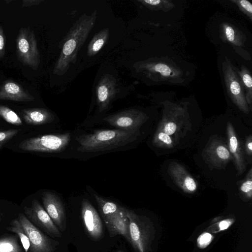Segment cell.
<instances>
[{"label": "cell", "mask_w": 252, "mask_h": 252, "mask_svg": "<svg viewBox=\"0 0 252 252\" xmlns=\"http://www.w3.org/2000/svg\"><path fill=\"white\" fill-rule=\"evenodd\" d=\"M96 17L94 10L90 15L83 14L74 23L61 42L62 50L53 69L54 74L63 75L70 64L75 63L78 52L94 28Z\"/></svg>", "instance_id": "1"}, {"label": "cell", "mask_w": 252, "mask_h": 252, "mask_svg": "<svg viewBox=\"0 0 252 252\" xmlns=\"http://www.w3.org/2000/svg\"><path fill=\"white\" fill-rule=\"evenodd\" d=\"M138 131L118 129L96 130L92 133L80 135L77 150L82 152H97L117 148L133 141Z\"/></svg>", "instance_id": "2"}, {"label": "cell", "mask_w": 252, "mask_h": 252, "mask_svg": "<svg viewBox=\"0 0 252 252\" xmlns=\"http://www.w3.org/2000/svg\"><path fill=\"white\" fill-rule=\"evenodd\" d=\"M129 222L130 244L136 252H149L155 238L156 229L152 221L148 217L140 216L126 208Z\"/></svg>", "instance_id": "3"}, {"label": "cell", "mask_w": 252, "mask_h": 252, "mask_svg": "<svg viewBox=\"0 0 252 252\" xmlns=\"http://www.w3.org/2000/svg\"><path fill=\"white\" fill-rule=\"evenodd\" d=\"M18 60L23 64L36 70L40 63L37 40L33 31L29 27L21 28L16 39Z\"/></svg>", "instance_id": "4"}, {"label": "cell", "mask_w": 252, "mask_h": 252, "mask_svg": "<svg viewBox=\"0 0 252 252\" xmlns=\"http://www.w3.org/2000/svg\"><path fill=\"white\" fill-rule=\"evenodd\" d=\"M70 134H46L22 141L20 149L29 152L55 153L63 151L70 142Z\"/></svg>", "instance_id": "5"}, {"label": "cell", "mask_w": 252, "mask_h": 252, "mask_svg": "<svg viewBox=\"0 0 252 252\" xmlns=\"http://www.w3.org/2000/svg\"><path fill=\"white\" fill-rule=\"evenodd\" d=\"M30 242L29 252H54L57 242L39 230L27 217L19 213L17 218Z\"/></svg>", "instance_id": "6"}, {"label": "cell", "mask_w": 252, "mask_h": 252, "mask_svg": "<svg viewBox=\"0 0 252 252\" xmlns=\"http://www.w3.org/2000/svg\"><path fill=\"white\" fill-rule=\"evenodd\" d=\"M24 210L25 215L33 224L52 237L61 236L62 234L59 228L37 200H33L31 206L25 207Z\"/></svg>", "instance_id": "7"}, {"label": "cell", "mask_w": 252, "mask_h": 252, "mask_svg": "<svg viewBox=\"0 0 252 252\" xmlns=\"http://www.w3.org/2000/svg\"><path fill=\"white\" fill-rule=\"evenodd\" d=\"M145 118L143 112L135 109H129L109 115L103 120L118 129L138 131Z\"/></svg>", "instance_id": "8"}, {"label": "cell", "mask_w": 252, "mask_h": 252, "mask_svg": "<svg viewBox=\"0 0 252 252\" xmlns=\"http://www.w3.org/2000/svg\"><path fill=\"white\" fill-rule=\"evenodd\" d=\"M81 214L88 235L94 241L101 239L103 235L101 220L95 208L86 199H82Z\"/></svg>", "instance_id": "9"}, {"label": "cell", "mask_w": 252, "mask_h": 252, "mask_svg": "<svg viewBox=\"0 0 252 252\" xmlns=\"http://www.w3.org/2000/svg\"><path fill=\"white\" fill-rule=\"evenodd\" d=\"M115 78L111 74H105L99 79L95 89L97 104L99 112L106 110L118 92Z\"/></svg>", "instance_id": "10"}, {"label": "cell", "mask_w": 252, "mask_h": 252, "mask_svg": "<svg viewBox=\"0 0 252 252\" xmlns=\"http://www.w3.org/2000/svg\"><path fill=\"white\" fill-rule=\"evenodd\" d=\"M44 209L55 224L61 231L65 229V211L59 197L51 191L44 192L41 196Z\"/></svg>", "instance_id": "11"}, {"label": "cell", "mask_w": 252, "mask_h": 252, "mask_svg": "<svg viewBox=\"0 0 252 252\" xmlns=\"http://www.w3.org/2000/svg\"><path fill=\"white\" fill-rule=\"evenodd\" d=\"M223 72L228 94L242 110H247L243 88L236 72L228 63L223 64Z\"/></svg>", "instance_id": "12"}, {"label": "cell", "mask_w": 252, "mask_h": 252, "mask_svg": "<svg viewBox=\"0 0 252 252\" xmlns=\"http://www.w3.org/2000/svg\"><path fill=\"white\" fill-rule=\"evenodd\" d=\"M0 100L28 102L33 101L34 97L17 83L7 80L0 86Z\"/></svg>", "instance_id": "13"}, {"label": "cell", "mask_w": 252, "mask_h": 252, "mask_svg": "<svg viewBox=\"0 0 252 252\" xmlns=\"http://www.w3.org/2000/svg\"><path fill=\"white\" fill-rule=\"evenodd\" d=\"M105 222L111 237L123 235L130 244L129 222L126 215V208L123 207L118 214Z\"/></svg>", "instance_id": "14"}, {"label": "cell", "mask_w": 252, "mask_h": 252, "mask_svg": "<svg viewBox=\"0 0 252 252\" xmlns=\"http://www.w3.org/2000/svg\"><path fill=\"white\" fill-rule=\"evenodd\" d=\"M22 115L24 121L29 125H41L50 123L54 120V115L44 108L24 109Z\"/></svg>", "instance_id": "15"}, {"label": "cell", "mask_w": 252, "mask_h": 252, "mask_svg": "<svg viewBox=\"0 0 252 252\" xmlns=\"http://www.w3.org/2000/svg\"><path fill=\"white\" fill-rule=\"evenodd\" d=\"M94 196L105 222L118 214L123 207L96 194H94Z\"/></svg>", "instance_id": "16"}, {"label": "cell", "mask_w": 252, "mask_h": 252, "mask_svg": "<svg viewBox=\"0 0 252 252\" xmlns=\"http://www.w3.org/2000/svg\"><path fill=\"white\" fill-rule=\"evenodd\" d=\"M109 29L106 28L95 34L88 46L87 55L95 56L105 45L109 37Z\"/></svg>", "instance_id": "17"}, {"label": "cell", "mask_w": 252, "mask_h": 252, "mask_svg": "<svg viewBox=\"0 0 252 252\" xmlns=\"http://www.w3.org/2000/svg\"><path fill=\"white\" fill-rule=\"evenodd\" d=\"M6 229L16 233L20 240L24 252H29L30 249V240L18 219L13 220Z\"/></svg>", "instance_id": "18"}, {"label": "cell", "mask_w": 252, "mask_h": 252, "mask_svg": "<svg viewBox=\"0 0 252 252\" xmlns=\"http://www.w3.org/2000/svg\"><path fill=\"white\" fill-rule=\"evenodd\" d=\"M17 235H8L0 238V252H23Z\"/></svg>", "instance_id": "19"}, {"label": "cell", "mask_w": 252, "mask_h": 252, "mask_svg": "<svg viewBox=\"0 0 252 252\" xmlns=\"http://www.w3.org/2000/svg\"><path fill=\"white\" fill-rule=\"evenodd\" d=\"M0 116L7 123L16 125L21 126L23 122L20 117L8 107L0 104Z\"/></svg>", "instance_id": "20"}, {"label": "cell", "mask_w": 252, "mask_h": 252, "mask_svg": "<svg viewBox=\"0 0 252 252\" xmlns=\"http://www.w3.org/2000/svg\"><path fill=\"white\" fill-rule=\"evenodd\" d=\"M145 67L150 71L158 72L165 77H173L176 74L172 68L163 63L147 65Z\"/></svg>", "instance_id": "21"}, {"label": "cell", "mask_w": 252, "mask_h": 252, "mask_svg": "<svg viewBox=\"0 0 252 252\" xmlns=\"http://www.w3.org/2000/svg\"><path fill=\"white\" fill-rule=\"evenodd\" d=\"M242 82L244 85L243 89L246 91V98L248 101L251 103L252 99V78L249 71L243 68L239 73Z\"/></svg>", "instance_id": "22"}, {"label": "cell", "mask_w": 252, "mask_h": 252, "mask_svg": "<svg viewBox=\"0 0 252 252\" xmlns=\"http://www.w3.org/2000/svg\"><path fill=\"white\" fill-rule=\"evenodd\" d=\"M235 221L232 218L222 220L218 222L211 224L207 230L210 232L218 233L228 228Z\"/></svg>", "instance_id": "23"}, {"label": "cell", "mask_w": 252, "mask_h": 252, "mask_svg": "<svg viewBox=\"0 0 252 252\" xmlns=\"http://www.w3.org/2000/svg\"><path fill=\"white\" fill-rule=\"evenodd\" d=\"M214 236L208 232H204L197 239V245L200 249L207 247L212 241Z\"/></svg>", "instance_id": "24"}, {"label": "cell", "mask_w": 252, "mask_h": 252, "mask_svg": "<svg viewBox=\"0 0 252 252\" xmlns=\"http://www.w3.org/2000/svg\"><path fill=\"white\" fill-rule=\"evenodd\" d=\"M19 131L18 129H9L0 131V149L15 136Z\"/></svg>", "instance_id": "25"}, {"label": "cell", "mask_w": 252, "mask_h": 252, "mask_svg": "<svg viewBox=\"0 0 252 252\" xmlns=\"http://www.w3.org/2000/svg\"><path fill=\"white\" fill-rule=\"evenodd\" d=\"M138 1L148 7L154 9L161 7L163 4L162 3L164 2L160 0H140Z\"/></svg>", "instance_id": "26"}, {"label": "cell", "mask_w": 252, "mask_h": 252, "mask_svg": "<svg viewBox=\"0 0 252 252\" xmlns=\"http://www.w3.org/2000/svg\"><path fill=\"white\" fill-rule=\"evenodd\" d=\"M224 31L225 37L227 40L230 42H234L235 39V32L232 27L228 25H224Z\"/></svg>", "instance_id": "27"}, {"label": "cell", "mask_w": 252, "mask_h": 252, "mask_svg": "<svg viewBox=\"0 0 252 252\" xmlns=\"http://www.w3.org/2000/svg\"><path fill=\"white\" fill-rule=\"evenodd\" d=\"M218 156L221 159L226 160L229 158L230 153L227 149L223 146H219L216 149Z\"/></svg>", "instance_id": "28"}, {"label": "cell", "mask_w": 252, "mask_h": 252, "mask_svg": "<svg viewBox=\"0 0 252 252\" xmlns=\"http://www.w3.org/2000/svg\"><path fill=\"white\" fill-rule=\"evenodd\" d=\"M238 4L250 16L251 19L252 13V4L248 0H241L237 1Z\"/></svg>", "instance_id": "29"}, {"label": "cell", "mask_w": 252, "mask_h": 252, "mask_svg": "<svg viewBox=\"0 0 252 252\" xmlns=\"http://www.w3.org/2000/svg\"><path fill=\"white\" fill-rule=\"evenodd\" d=\"M238 142L237 137L231 132L229 135V148L233 154H236L238 149Z\"/></svg>", "instance_id": "30"}, {"label": "cell", "mask_w": 252, "mask_h": 252, "mask_svg": "<svg viewBox=\"0 0 252 252\" xmlns=\"http://www.w3.org/2000/svg\"><path fill=\"white\" fill-rule=\"evenodd\" d=\"M5 36L3 29L2 27L0 26V59H1L5 54Z\"/></svg>", "instance_id": "31"}, {"label": "cell", "mask_w": 252, "mask_h": 252, "mask_svg": "<svg viewBox=\"0 0 252 252\" xmlns=\"http://www.w3.org/2000/svg\"><path fill=\"white\" fill-rule=\"evenodd\" d=\"M184 185L187 190L193 191L196 189V184L193 178L187 176L184 180Z\"/></svg>", "instance_id": "32"}, {"label": "cell", "mask_w": 252, "mask_h": 252, "mask_svg": "<svg viewBox=\"0 0 252 252\" xmlns=\"http://www.w3.org/2000/svg\"><path fill=\"white\" fill-rule=\"evenodd\" d=\"M241 190L248 194V196L251 197L252 190V181L251 180L245 181L241 186Z\"/></svg>", "instance_id": "33"}, {"label": "cell", "mask_w": 252, "mask_h": 252, "mask_svg": "<svg viewBox=\"0 0 252 252\" xmlns=\"http://www.w3.org/2000/svg\"><path fill=\"white\" fill-rule=\"evenodd\" d=\"M177 128L176 125L173 122L166 124L164 128V132L168 135H172L175 133Z\"/></svg>", "instance_id": "34"}, {"label": "cell", "mask_w": 252, "mask_h": 252, "mask_svg": "<svg viewBox=\"0 0 252 252\" xmlns=\"http://www.w3.org/2000/svg\"><path fill=\"white\" fill-rule=\"evenodd\" d=\"M158 138L165 144L170 145L172 143V139L169 135L164 132H160L158 134Z\"/></svg>", "instance_id": "35"}, {"label": "cell", "mask_w": 252, "mask_h": 252, "mask_svg": "<svg viewBox=\"0 0 252 252\" xmlns=\"http://www.w3.org/2000/svg\"><path fill=\"white\" fill-rule=\"evenodd\" d=\"M43 0H22V7L31 6L38 5Z\"/></svg>", "instance_id": "36"}, {"label": "cell", "mask_w": 252, "mask_h": 252, "mask_svg": "<svg viewBox=\"0 0 252 252\" xmlns=\"http://www.w3.org/2000/svg\"><path fill=\"white\" fill-rule=\"evenodd\" d=\"M247 147L250 151H252V142L250 141L249 143H248Z\"/></svg>", "instance_id": "37"}, {"label": "cell", "mask_w": 252, "mask_h": 252, "mask_svg": "<svg viewBox=\"0 0 252 252\" xmlns=\"http://www.w3.org/2000/svg\"><path fill=\"white\" fill-rule=\"evenodd\" d=\"M123 252V251H116V252Z\"/></svg>", "instance_id": "38"}, {"label": "cell", "mask_w": 252, "mask_h": 252, "mask_svg": "<svg viewBox=\"0 0 252 252\" xmlns=\"http://www.w3.org/2000/svg\"><path fill=\"white\" fill-rule=\"evenodd\" d=\"M0 220H1V217H0Z\"/></svg>", "instance_id": "39"}]
</instances>
